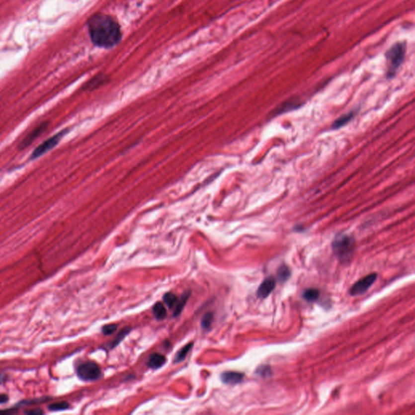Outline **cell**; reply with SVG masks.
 <instances>
[{
  "label": "cell",
  "instance_id": "1",
  "mask_svg": "<svg viewBox=\"0 0 415 415\" xmlns=\"http://www.w3.org/2000/svg\"><path fill=\"white\" fill-rule=\"evenodd\" d=\"M88 33L96 46L110 48L119 43L122 38L119 24L111 16L98 13L88 20Z\"/></svg>",
  "mask_w": 415,
  "mask_h": 415
},
{
  "label": "cell",
  "instance_id": "2",
  "mask_svg": "<svg viewBox=\"0 0 415 415\" xmlns=\"http://www.w3.org/2000/svg\"><path fill=\"white\" fill-rule=\"evenodd\" d=\"M406 53H407L406 42H397L386 51L385 57H386L387 64H388V73H387L388 78H393L395 77L397 71L404 62Z\"/></svg>",
  "mask_w": 415,
  "mask_h": 415
},
{
  "label": "cell",
  "instance_id": "3",
  "mask_svg": "<svg viewBox=\"0 0 415 415\" xmlns=\"http://www.w3.org/2000/svg\"><path fill=\"white\" fill-rule=\"evenodd\" d=\"M332 248L334 254L339 259L342 261L349 260L354 253V238L345 234H339L334 238Z\"/></svg>",
  "mask_w": 415,
  "mask_h": 415
},
{
  "label": "cell",
  "instance_id": "4",
  "mask_svg": "<svg viewBox=\"0 0 415 415\" xmlns=\"http://www.w3.org/2000/svg\"><path fill=\"white\" fill-rule=\"evenodd\" d=\"M77 376L83 381H94L101 377V369L95 362H84L77 367Z\"/></svg>",
  "mask_w": 415,
  "mask_h": 415
},
{
  "label": "cell",
  "instance_id": "5",
  "mask_svg": "<svg viewBox=\"0 0 415 415\" xmlns=\"http://www.w3.org/2000/svg\"><path fill=\"white\" fill-rule=\"evenodd\" d=\"M68 132V129L63 130L62 132H59L57 134L55 135V136H52V137H51V138H49L48 140H46V141H44L43 143L41 144V145H40L38 148H36V150L33 152V154H32V156H31L30 159H33V160L37 159L38 158L42 157L43 154H46L47 152L52 150V149L55 148V146H56V145L60 142V140L64 137V135L67 134V132Z\"/></svg>",
  "mask_w": 415,
  "mask_h": 415
},
{
  "label": "cell",
  "instance_id": "6",
  "mask_svg": "<svg viewBox=\"0 0 415 415\" xmlns=\"http://www.w3.org/2000/svg\"><path fill=\"white\" fill-rule=\"evenodd\" d=\"M376 278H377L376 273H371V274L367 275V276L354 284V286H352L351 289L349 290V294L353 296L364 294L373 285L374 282L376 281Z\"/></svg>",
  "mask_w": 415,
  "mask_h": 415
},
{
  "label": "cell",
  "instance_id": "7",
  "mask_svg": "<svg viewBox=\"0 0 415 415\" xmlns=\"http://www.w3.org/2000/svg\"><path fill=\"white\" fill-rule=\"evenodd\" d=\"M276 287V280L274 277H269L266 278L257 290V297L259 299H266L272 292Z\"/></svg>",
  "mask_w": 415,
  "mask_h": 415
},
{
  "label": "cell",
  "instance_id": "8",
  "mask_svg": "<svg viewBox=\"0 0 415 415\" xmlns=\"http://www.w3.org/2000/svg\"><path fill=\"white\" fill-rule=\"evenodd\" d=\"M47 126H48L47 123H42L41 125L38 126V128L33 130V132H30L20 144V149L28 147L33 141H35L36 138H38L40 135L42 134V132H44L45 130L47 128Z\"/></svg>",
  "mask_w": 415,
  "mask_h": 415
},
{
  "label": "cell",
  "instance_id": "9",
  "mask_svg": "<svg viewBox=\"0 0 415 415\" xmlns=\"http://www.w3.org/2000/svg\"><path fill=\"white\" fill-rule=\"evenodd\" d=\"M244 375L236 371H226L221 375L222 382L227 385H237L244 380Z\"/></svg>",
  "mask_w": 415,
  "mask_h": 415
},
{
  "label": "cell",
  "instance_id": "10",
  "mask_svg": "<svg viewBox=\"0 0 415 415\" xmlns=\"http://www.w3.org/2000/svg\"><path fill=\"white\" fill-rule=\"evenodd\" d=\"M165 356L155 353V354H153L150 356L149 360H148L147 365L148 367H150L152 369L156 370L163 367V365L165 364Z\"/></svg>",
  "mask_w": 415,
  "mask_h": 415
},
{
  "label": "cell",
  "instance_id": "11",
  "mask_svg": "<svg viewBox=\"0 0 415 415\" xmlns=\"http://www.w3.org/2000/svg\"><path fill=\"white\" fill-rule=\"evenodd\" d=\"M354 115H355V111H351V112L340 116L339 119L334 121L332 124V129H337V128H341L342 126L345 125L346 123H349V121L354 118Z\"/></svg>",
  "mask_w": 415,
  "mask_h": 415
},
{
  "label": "cell",
  "instance_id": "12",
  "mask_svg": "<svg viewBox=\"0 0 415 415\" xmlns=\"http://www.w3.org/2000/svg\"><path fill=\"white\" fill-rule=\"evenodd\" d=\"M106 77L102 75L97 76V77H94L93 79L91 80L88 83H86V85L84 86V89L85 90H92V89L97 88V87L101 85L102 83H106Z\"/></svg>",
  "mask_w": 415,
  "mask_h": 415
},
{
  "label": "cell",
  "instance_id": "13",
  "mask_svg": "<svg viewBox=\"0 0 415 415\" xmlns=\"http://www.w3.org/2000/svg\"><path fill=\"white\" fill-rule=\"evenodd\" d=\"M291 276V271L286 264H281L277 269V279L281 282H285Z\"/></svg>",
  "mask_w": 415,
  "mask_h": 415
},
{
  "label": "cell",
  "instance_id": "14",
  "mask_svg": "<svg viewBox=\"0 0 415 415\" xmlns=\"http://www.w3.org/2000/svg\"><path fill=\"white\" fill-rule=\"evenodd\" d=\"M320 296V291L315 288H310L306 290L303 294V299L308 302L317 301Z\"/></svg>",
  "mask_w": 415,
  "mask_h": 415
},
{
  "label": "cell",
  "instance_id": "15",
  "mask_svg": "<svg viewBox=\"0 0 415 415\" xmlns=\"http://www.w3.org/2000/svg\"><path fill=\"white\" fill-rule=\"evenodd\" d=\"M154 317L159 321H162L166 317V310L162 303H157L153 308Z\"/></svg>",
  "mask_w": 415,
  "mask_h": 415
},
{
  "label": "cell",
  "instance_id": "16",
  "mask_svg": "<svg viewBox=\"0 0 415 415\" xmlns=\"http://www.w3.org/2000/svg\"><path fill=\"white\" fill-rule=\"evenodd\" d=\"M192 345H193L192 343H189L188 345H185L184 347H182V349H180V351L178 352V354H176L175 358H174V363H178V362H182V360H184L186 357H187L189 351L191 350Z\"/></svg>",
  "mask_w": 415,
  "mask_h": 415
},
{
  "label": "cell",
  "instance_id": "17",
  "mask_svg": "<svg viewBox=\"0 0 415 415\" xmlns=\"http://www.w3.org/2000/svg\"><path fill=\"white\" fill-rule=\"evenodd\" d=\"M189 296H190V292L185 293L184 295H182V298L178 300L175 309H174V317L180 314L182 310L184 308L185 304L187 303Z\"/></svg>",
  "mask_w": 415,
  "mask_h": 415
},
{
  "label": "cell",
  "instance_id": "18",
  "mask_svg": "<svg viewBox=\"0 0 415 415\" xmlns=\"http://www.w3.org/2000/svg\"><path fill=\"white\" fill-rule=\"evenodd\" d=\"M163 300L165 302L167 307L169 308H174L178 303V298L172 293H167L163 296Z\"/></svg>",
  "mask_w": 415,
  "mask_h": 415
},
{
  "label": "cell",
  "instance_id": "19",
  "mask_svg": "<svg viewBox=\"0 0 415 415\" xmlns=\"http://www.w3.org/2000/svg\"><path fill=\"white\" fill-rule=\"evenodd\" d=\"M130 330H131L130 328H125V329H123V330L121 331L120 333L118 334V336H116V338L114 339L112 342L110 343V348L112 349V348L115 347L117 345H119L121 340H123V339L124 338V337H125L128 333H129Z\"/></svg>",
  "mask_w": 415,
  "mask_h": 415
},
{
  "label": "cell",
  "instance_id": "20",
  "mask_svg": "<svg viewBox=\"0 0 415 415\" xmlns=\"http://www.w3.org/2000/svg\"><path fill=\"white\" fill-rule=\"evenodd\" d=\"M257 375L262 378L269 377L272 376V370L268 365H261L256 369Z\"/></svg>",
  "mask_w": 415,
  "mask_h": 415
},
{
  "label": "cell",
  "instance_id": "21",
  "mask_svg": "<svg viewBox=\"0 0 415 415\" xmlns=\"http://www.w3.org/2000/svg\"><path fill=\"white\" fill-rule=\"evenodd\" d=\"M68 408H69V404L65 402L54 403L48 406L49 411H63L68 410Z\"/></svg>",
  "mask_w": 415,
  "mask_h": 415
},
{
  "label": "cell",
  "instance_id": "22",
  "mask_svg": "<svg viewBox=\"0 0 415 415\" xmlns=\"http://www.w3.org/2000/svg\"><path fill=\"white\" fill-rule=\"evenodd\" d=\"M213 316L212 313L209 312L207 314L204 315V318L201 321V325H202L203 329L204 330H209L211 327L212 323H213Z\"/></svg>",
  "mask_w": 415,
  "mask_h": 415
},
{
  "label": "cell",
  "instance_id": "23",
  "mask_svg": "<svg viewBox=\"0 0 415 415\" xmlns=\"http://www.w3.org/2000/svg\"><path fill=\"white\" fill-rule=\"evenodd\" d=\"M117 326L116 325H113V324H110V325H105L103 328H102V332L105 335H111V334L114 333L115 331L117 330Z\"/></svg>",
  "mask_w": 415,
  "mask_h": 415
},
{
  "label": "cell",
  "instance_id": "24",
  "mask_svg": "<svg viewBox=\"0 0 415 415\" xmlns=\"http://www.w3.org/2000/svg\"><path fill=\"white\" fill-rule=\"evenodd\" d=\"M47 400V398H38V399H33V400L24 401V402H20L18 406H29V405L38 404V403H42L45 401Z\"/></svg>",
  "mask_w": 415,
  "mask_h": 415
},
{
  "label": "cell",
  "instance_id": "25",
  "mask_svg": "<svg viewBox=\"0 0 415 415\" xmlns=\"http://www.w3.org/2000/svg\"><path fill=\"white\" fill-rule=\"evenodd\" d=\"M25 414H28V415H40V414H43V412L41 410L37 409V410H33V411H26Z\"/></svg>",
  "mask_w": 415,
  "mask_h": 415
},
{
  "label": "cell",
  "instance_id": "26",
  "mask_svg": "<svg viewBox=\"0 0 415 415\" xmlns=\"http://www.w3.org/2000/svg\"><path fill=\"white\" fill-rule=\"evenodd\" d=\"M7 400H8V398H7V395H5V394L0 395V403H1V404L5 403V402H7Z\"/></svg>",
  "mask_w": 415,
  "mask_h": 415
},
{
  "label": "cell",
  "instance_id": "27",
  "mask_svg": "<svg viewBox=\"0 0 415 415\" xmlns=\"http://www.w3.org/2000/svg\"><path fill=\"white\" fill-rule=\"evenodd\" d=\"M2 381H3V376H0V384H1V383L2 382Z\"/></svg>",
  "mask_w": 415,
  "mask_h": 415
}]
</instances>
